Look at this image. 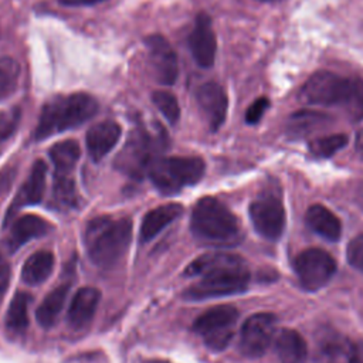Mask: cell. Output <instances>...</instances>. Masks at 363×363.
<instances>
[{
    "label": "cell",
    "mask_w": 363,
    "mask_h": 363,
    "mask_svg": "<svg viewBox=\"0 0 363 363\" xmlns=\"http://www.w3.org/2000/svg\"><path fill=\"white\" fill-rule=\"evenodd\" d=\"M184 274L199 277V281L184 291V298L189 301L242 292L250 278L244 259L230 252H207L196 258Z\"/></svg>",
    "instance_id": "obj_1"
},
{
    "label": "cell",
    "mask_w": 363,
    "mask_h": 363,
    "mask_svg": "<svg viewBox=\"0 0 363 363\" xmlns=\"http://www.w3.org/2000/svg\"><path fill=\"white\" fill-rule=\"evenodd\" d=\"M132 240L129 218L96 217L85 228L84 242L91 262L99 268L115 267L126 254Z\"/></svg>",
    "instance_id": "obj_2"
},
{
    "label": "cell",
    "mask_w": 363,
    "mask_h": 363,
    "mask_svg": "<svg viewBox=\"0 0 363 363\" xmlns=\"http://www.w3.org/2000/svg\"><path fill=\"white\" fill-rule=\"evenodd\" d=\"M96 112L98 102L88 94L77 92L65 96H55L43 106L34 130V138L43 140L55 133L79 126Z\"/></svg>",
    "instance_id": "obj_3"
},
{
    "label": "cell",
    "mask_w": 363,
    "mask_h": 363,
    "mask_svg": "<svg viewBox=\"0 0 363 363\" xmlns=\"http://www.w3.org/2000/svg\"><path fill=\"white\" fill-rule=\"evenodd\" d=\"M190 228L199 241L208 245H233L240 238L237 217L214 197H203L194 204Z\"/></svg>",
    "instance_id": "obj_4"
},
{
    "label": "cell",
    "mask_w": 363,
    "mask_h": 363,
    "mask_svg": "<svg viewBox=\"0 0 363 363\" xmlns=\"http://www.w3.org/2000/svg\"><path fill=\"white\" fill-rule=\"evenodd\" d=\"M206 164L200 157H156L147 174L163 194H174L186 186L197 183L204 174Z\"/></svg>",
    "instance_id": "obj_5"
},
{
    "label": "cell",
    "mask_w": 363,
    "mask_h": 363,
    "mask_svg": "<svg viewBox=\"0 0 363 363\" xmlns=\"http://www.w3.org/2000/svg\"><path fill=\"white\" fill-rule=\"evenodd\" d=\"M156 139L152 138L145 128L133 129L113 160L115 169L129 177L142 179L143 174L147 173L152 162L156 159Z\"/></svg>",
    "instance_id": "obj_6"
},
{
    "label": "cell",
    "mask_w": 363,
    "mask_h": 363,
    "mask_svg": "<svg viewBox=\"0 0 363 363\" xmlns=\"http://www.w3.org/2000/svg\"><path fill=\"white\" fill-rule=\"evenodd\" d=\"M237 318L238 312L234 306H214L196 319L193 329L201 336L207 347L218 352L223 350L233 339Z\"/></svg>",
    "instance_id": "obj_7"
},
{
    "label": "cell",
    "mask_w": 363,
    "mask_h": 363,
    "mask_svg": "<svg viewBox=\"0 0 363 363\" xmlns=\"http://www.w3.org/2000/svg\"><path fill=\"white\" fill-rule=\"evenodd\" d=\"M347 88V78L330 71H318L308 78L301 89V101L306 105L330 106L343 101Z\"/></svg>",
    "instance_id": "obj_8"
},
{
    "label": "cell",
    "mask_w": 363,
    "mask_h": 363,
    "mask_svg": "<svg viewBox=\"0 0 363 363\" xmlns=\"http://www.w3.org/2000/svg\"><path fill=\"white\" fill-rule=\"evenodd\" d=\"M295 271L306 289L316 291L330 281L336 271V262L326 251L309 248L295 258Z\"/></svg>",
    "instance_id": "obj_9"
},
{
    "label": "cell",
    "mask_w": 363,
    "mask_h": 363,
    "mask_svg": "<svg viewBox=\"0 0 363 363\" xmlns=\"http://www.w3.org/2000/svg\"><path fill=\"white\" fill-rule=\"evenodd\" d=\"M277 329L272 313H255L250 316L240 332V350L247 357H259L269 347Z\"/></svg>",
    "instance_id": "obj_10"
},
{
    "label": "cell",
    "mask_w": 363,
    "mask_h": 363,
    "mask_svg": "<svg viewBox=\"0 0 363 363\" xmlns=\"http://www.w3.org/2000/svg\"><path fill=\"white\" fill-rule=\"evenodd\" d=\"M250 218L257 233L268 240L281 237L285 227V210L279 199L264 196L250 206Z\"/></svg>",
    "instance_id": "obj_11"
},
{
    "label": "cell",
    "mask_w": 363,
    "mask_h": 363,
    "mask_svg": "<svg viewBox=\"0 0 363 363\" xmlns=\"http://www.w3.org/2000/svg\"><path fill=\"white\" fill-rule=\"evenodd\" d=\"M147 61L155 79L163 85H172L177 78V55L170 43L162 35H149L145 41Z\"/></svg>",
    "instance_id": "obj_12"
},
{
    "label": "cell",
    "mask_w": 363,
    "mask_h": 363,
    "mask_svg": "<svg viewBox=\"0 0 363 363\" xmlns=\"http://www.w3.org/2000/svg\"><path fill=\"white\" fill-rule=\"evenodd\" d=\"M189 48L197 65L208 68L213 65L216 58L217 41L211 27V20L207 14L201 13L197 16L194 27L189 35Z\"/></svg>",
    "instance_id": "obj_13"
},
{
    "label": "cell",
    "mask_w": 363,
    "mask_h": 363,
    "mask_svg": "<svg viewBox=\"0 0 363 363\" xmlns=\"http://www.w3.org/2000/svg\"><path fill=\"white\" fill-rule=\"evenodd\" d=\"M196 99L208 128L217 130L225 119L228 99L217 82H204L196 92Z\"/></svg>",
    "instance_id": "obj_14"
},
{
    "label": "cell",
    "mask_w": 363,
    "mask_h": 363,
    "mask_svg": "<svg viewBox=\"0 0 363 363\" xmlns=\"http://www.w3.org/2000/svg\"><path fill=\"white\" fill-rule=\"evenodd\" d=\"M45 177H47V166L44 162L37 160L27 177V180L23 183L21 189L18 190L17 196L14 197L11 206L7 210L4 223L7 224L14 214L24 206L37 204L43 200L44 191H45Z\"/></svg>",
    "instance_id": "obj_15"
},
{
    "label": "cell",
    "mask_w": 363,
    "mask_h": 363,
    "mask_svg": "<svg viewBox=\"0 0 363 363\" xmlns=\"http://www.w3.org/2000/svg\"><path fill=\"white\" fill-rule=\"evenodd\" d=\"M101 299V292L94 286H84L79 288L68 308L67 322L71 329H82L89 325L92 320L98 303Z\"/></svg>",
    "instance_id": "obj_16"
},
{
    "label": "cell",
    "mask_w": 363,
    "mask_h": 363,
    "mask_svg": "<svg viewBox=\"0 0 363 363\" xmlns=\"http://www.w3.org/2000/svg\"><path fill=\"white\" fill-rule=\"evenodd\" d=\"M121 136V126L113 121H102L89 128L86 147L91 157L98 162L109 153Z\"/></svg>",
    "instance_id": "obj_17"
},
{
    "label": "cell",
    "mask_w": 363,
    "mask_h": 363,
    "mask_svg": "<svg viewBox=\"0 0 363 363\" xmlns=\"http://www.w3.org/2000/svg\"><path fill=\"white\" fill-rule=\"evenodd\" d=\"M48 230H50V225L44 218L35 214L21 216L14 221L10 230L7 245L10 251H16L21 245H24L27 241L47 234Z\"/></svg>",
    "instance_id": "obj_18"
},
{
    "label": "cell",
    "mask_w": 363,
    "mask_h": 363,
    "mask_svg": "<svg viewBox=\"0 0 363 363\" xmlns=\"http://www.w3.org/2000/svg\"><path fill=\"white\" fill-rule=\"evenodd\" d=\"M182 211L183 208L177 203L163 204L147 211L140 224V240L147 242L155 238L164 227L174 221L182 214Z\"/></svg>",
    "instance_id": "obj_19"
},
{
    "label": "cell",
    "mask_w": 363,
    "mask_h": 363,
    "mask_svg": "<svg viewBox=\"0 0 363 363\" xmlns=\"http://www.w3.org/2000/svg\"><path fill=\"white\" fill-rule=\"evenodd\" d=\"M309 228L329 241H336L342 234V224L339 218L325 206L313 204L308 208L305 216Z\"/></svg>",
    "instance_id": "obj_20"
},
{
    "label": "cell",
    "mask_w": 363,
    "mask_h": 363,
    "mask_svg": "<svg viewBox=\"0 0 363 363\" xmlns=\"http://www.w3.org/2000/svg\"><path fill=\"white\" fill-rule=\"evenodd\" d=\"M275 352L281 363H305L308 347L303 337L294 329H282L275 337Z\"/></svg>",
    "instance_id": "obj_21"
},
{
    "label": "cell",
    "mask_w": 363,
    "mask_h": 363,
    "mask_svg": "<svg viewBox=\"0 0 363 363\" xmlns=\"http://www.w3.org/2000/svg\"><path fill=\"white\" fill-rule=\"evenodd\" d=\"M54 269V255L51 251L41 250L30 255L23 268L21 279L28 285L43 284Z\"/></svg>",
    "instance_id": "obj_22"
},
{
    "label": "cell",
    "mask_w": 363,
    "mask_h": 363,
    "mask_svg": "<svg viewBox=\"0 0 363 363\" xmlns=\"http://www.w3.org/2000/svg\"><path fill=\"white\" fill-rule=\"evenodd\" d=\"M68 291H69V285L64 284V285L54 288L43 299V302L40 303V306L35 311L37 322L43 328H51L57 322V319L64 308V303L67 301Z\"/></svg>",
    "instance_id": "obj_23"
},
{
    "label": "cell",
    "mask_w": 363,
    "mask_h": 363,
    "mask_svg": "<svg viewBox=\"0 0 363 363\" xmlns=\"http://www.w3.org/2000/svg\"><path fill=\"white\" fill-rule=\"evenodd\" d=\"M81 149L77 140H64L50 149V157L55 167V176H69L79 159Z\"/></svg>",
    "instance_id": "obj_24"
},
{
    "label": "cell",
    "mask_w": 363,
    "mask_h": 363,
    "mask_svg": "<svg viewBox=\"0 0 363 363\" xmlns=\"http://www.w3.org/2000/svg\"><path fill=\"white\" fill-rule=\"evenodd\" d=\"M28 305L30 295L27 292H17L6 313V326L14 335H21L26 332L28 325Z\"/></svg>",
    "instance_id": "obj_25"
},
{
    "label": "cell",
    "mask_w": 363,
    "mask_h": 363,
    "mask_svg": "<svg viewBox=\"0 0 363 363\" xmlns=\"http://www.w3.org/2000/svg\"><path fill=\"white\" fill-rule=\"evenodd\" d=\"M347 118L353 122L363 119V79L357 77L347 78V88L340 104Z\"/></svg>",
    "instance_id": "obj_26"
},
{
    "label": "cell",
    "mask_w": 363,
    "mask_h": 363,
    "mask_svg": "<svg viewBox=\"0 0 363 363\" xmlns=\"http://www.w3.org/2000/svg\"><path fill=\"white\" fill-rule=\"evenodd\" d=\"M79 196L69 176H55L52 189V204L60 210H71L78 206Z\"/></svg>",
    "instance_id": "obj_27"
},
{
    "label": "cell",
    "mask_w": 363,
    "mask_h": 363,
    "mask_svg": "<svg viewBox=\"0 0 363 363\" xmlns=\"http://www.w3.org/2000/svg\"><path fill=\"white\" fill-rule=\"evenodd\" d=\"M328 118L319 112H312V111H301L294 113L289 118L288 122V129L294 135H306L312 132L313 128L322 125Z\"/></svg>",
    "instance_id": "obj_28"
},
{
    "label": "cell",
    "mask_w": 363,
    "mask_h": 363,
    "mask_svg": "<svg viewBox=\"0 0 363 363\" xmlns=\"http://www.w3.org/2000/svg\"><path fill=\"white\" fill-rule=\"evenodd\" d=\"M347 145V136L343 133H335L318 138L309 143L311 152L318 157H329Z\"/></svg>",
    "instance_id": "obj_29"
},
{
    "label": "cell",
    "mask_w": 363,
    "mask_h": 363,
    "mask_svg": "<svg viewBox=\"0 0 363 363\" xmlns=\"http://www.w3.org/2000/svg\"><path fill=\"white\" fill-rule=\"evenodd\" d=\"M152 101L160 113L170 122L176 123L180 118V106L176 96L167 91H155L152 94Z\"/></svg>",
    "instance_id": "obj_30"
},
{
    "label": "cell",
    "mask_w": 363,
    "mask_h": 363,
    "mask_svg": "<svg viewBox=\"0 0 363 363\" xmlns=\"http://www.w3.org/2000/svg\"><path fill=\"white\" fill-rule=\"evenodd\" d=\"M17 64L11 60L0 61V99L16 88Z\"/></svg>",
    "instance_id": "obj_31"
},
{
    "label": "cell",
    "mask_w": 363,
    "mask_h": 363,
    "mask_svg": "<svg viewBox=\"0 0 363 363\" xmlns=\"http://www.w3.org/2000/svg\"><path fill=\"white\" fill-rule=\"evenodd\" d=\"M20 112L18 109H10L0 112V142L7 139L16 129L18 123Z\"/></svg>",
    "instance_id": "obj_32"
},
{
    "label": "cell",
    "mask_w": 363,
    "mask_h": 363,
    "mask_svg": "<svg viewBox=\"0 0 363 363\" xmlns=\"http://www.w3.org/2000/svg\"><path fill=\"white\" fill-rule=\"evenodd\" d=\"M347 261L356 269L363 271V234L353 238L347 245Z\"/></svg>",
    "instance_id": "obj_33"
},
{
    "label": "cell",
    "mask_w": 363,
    "mask_h": 363,
    "mask_svg": "<svg viewBox=\"0 0 363 363\" xmlns=\"http://www.w3.org/2000/svg\"><path fill=\"white\" fill-rule=\"evenodd\" d=\"M269 108V99L268 98H258L255 99L247 109L245 112V121L247 123H257L262 115L265 113V111Z\"/></svg>",
    "instance_id": "obj_34"
},
{
    "label": "cell",
    "mask_w": 363,
    "mask_h": 363,
    "mask_svg": "<svg viewBox=\"0 0 363 363\" xmlns=\"http://www.w3.org/2000/svg\"><path fill=\"white\" fill-rule=\"evenodd\" d=\"M10 275H11L10 264L6 261L4 257L0 255V301L3 299V295L6 294V291L9 288Z\"/></svg>",
    "instance_id": "obj_35"
},
{
    "label": "cell",
    "mask_w": 363,
    "mask_h": 363,
    "mask_svg": "<svg viewBox=\"0 0 363 363\" xmlns=\"http://www.w3.org/2000/svg\"><path fill=\"white\" fill-rule=\"evenodd\" d=\"M349 363H363V342H359L350 347Z\"/></svg>",
    "instance_id": "obj_36"
},
{
    "label": "cell",
    "mask_w": 363,
    "mask_h": 363,
    "mask_svg": "<svg viewBox=\"0 0 363 363\" xmlns=\"http://www.w3.org/2000/svg\"><path fill=\"white\" fill-rule=\"evenodd\" d=\"M58 1L64 6H91V4L101 3L104 0H58Z\"/></svg>",
    "instance_id": "obj_37"
},
{
    "label": "cell",
    "mask_w": 363,
    "mask_h": 363,
    "mask_svg": "<svg viewBox=\"0 0 363 363\" xmlns=\"http://www.w3.org/2000/svg\"><path fill=\"white\" fill-rule=\"evenodd\" d=\"M259 1H279V0H259Z\"/></svg>",
    "instance_id": "obj_38"
}]
</instances>
